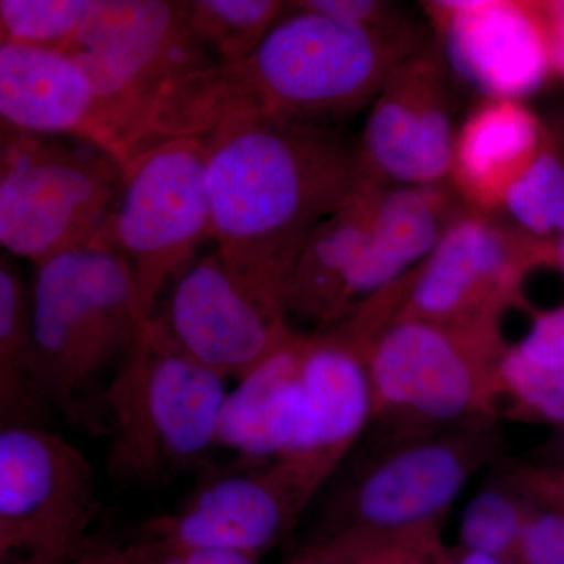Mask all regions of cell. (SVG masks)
<instances>
[{
    "label": "cell",
    "mask_w": 564,
    "mask_h": 564,
    "mask_svg": "<svg viewBox=\"0 0 564 564\" xmlns=\"http://www.w3.org/2000/svg\"><path fill=\"white\" fill-rule=\"evenodd\" d=\"M464 207L451 182L378 185L366 245L351 278V317L417 269Z\"/></svg>",
    "instance_id": "obj_17"
},
{
    "label": "cell",
    "mask_w": 564,
    "mask_h": 564,
    "mask_svg": "<svg viewBox=\"0 0 564 564\" xmlns=\"http://www.w3.org/2000/svg\"><path fill=\"white\" fill-rule=\"evenodd\" d=\"M95 0H2L0 43L66 51L90 17Z\"/></svg>",
    "instance_id": "obj_25"
},
{
    "label": "cell",
    "mask_w": 564,
    "mask_h": 564,
    "mask_svg": "<svg viewBox=\"0 0 564 564\" xmlns=\"http://www.w3.org/2000/svg\"><path fill=\"white\" fill-rule=\"evenodd\" d=\"M184 552L188 564H258L254 556L236 551H223V549H193Z\"/></svg>",
    "instance_id": "obj_34"
},
{
    "label": "cell",
    "mask_w": 564,
    "mask_h": 564,
    "mask_svg": "<svg viewBox=\"0 0 564 564\" xmlns=\"http://www.w3.org/2000/svg\"><path fill=\"white\" fill-rule=\"evenodd\" d=\"M321 484L285 459L242 464L237 473L196 488L173 513L151 521L144 538L180 551L223 549L261 560L289 532Z\"/></svg>",
    "instance_id": "obj_12"
},
{
    "label": "cell",
    "mask_w": 564,
    "mask_h": 564,
    "mask_svg": "<svg viewBox=\"0 0 564 564\" xmlns=\"http://www.w3.org/2000/svg\"><path fill=\"white\" fill-rule=\"evenodd\" d=\"M554 243L464 207L411 274L406 303L397 317L497 333L499 313L518 299L525 270L554 254Z\"/></svg>",
    "instance_id": "obj_9"
},
{
    "label": "cell",
    "mask_w": 564,
    "mask_h": 564,
    "mask_svg": "<svg viewBox=\"0 0 564 564\" xmlns=\"http://www.w3.org/2000/svg\"><path fill=\"white\" fill-rule=\"evenodd\" d=\"M0 118L11 131L88 141L122 165L98 91L66 52L0 43Z\"/></svg>",
    "instance_id": "obj_15"
},
{
    "label": "cell",
    "mask_w": 564,
    "mask_h": 564,
    "mask_svg": "<svg viewBox=\"0 0 564 564\" xmlns=\"http://www.w3.org/2000/svg\"><path fill=\"white\" fill-rule=\"evenodd\" d=\"M291 6L372 31L403 32L415 29L395 3L381 0H299L291 2Z\"/></svg>",
    "instance_id": "obj_29"
},
{
    "label": "cell",
    "mask_w": 564,
    "mask_h": 564,
    "mask_svg": "<svg viewBox=\"0 0 564 564\" xmlns=\"http://www.w3.org/2000/svg\"><path fill=\"white\" fill-rule=\"evenodd\" d=\"M378 185L364 180L350 202L307 237L282 289L289 321L300 317L328 326L351 317V278L366 245Z\"/></svg>",
    "instance_id": "obj_21"
},
{
    "label": "cell",
    "mask_w": 564,
    "mask_h": 564,
    "mask_svg": "<svg viewBox=\"0 0 564 564\" xmlns=\"http://www.w3.org/2000/svg\"><path fill=\"white\" fill-rule=\"evenodd\" d=\"M203 140L215 251L282 293L310 234L361 187L358 150L306 122L229 121Z\"/></svg>",
    "instance_id": "obj_2"
},
{
    "label": "cell",
    "mask_w": 564,
    "mask_h": 564,
    "mask_svg": "<svg viewBox=\"0 0 564 564\" xmlns=\"http://www.w3.org/2000/svg\"><path fill=\"white\" fill-rule=\"evenodd\" d=\"M124 166L96 144L2 128L0 243L33 267L102 240Z\"/></svg>",
    "instance_id": "obj_5"
},
{
    "label": "cell",
    "mask_w": 564,
    "mask_h": 564,
    "mask_svg": "<svg viewBox=\"0 0 564 564\" xmlns=\"http://www.w3.org/2000/svg\"><path fill=\"white\" fill-rule=\"evenodd\" d=\"M511 226L540 242L564 236V150L547 132L543 150L513 182L502 210Z\"/></svg>",
    "instance_id": "obj_24"
},
{
    "label": "cell",
    "mask_w": 564,
    "mask_h": 564,
    "mask_svg": "<svg viewBox=\"0 0 564 564\" xmlns=\"http://www.w3.org/2000/svg\"><path fill=\"white\" fill-rule=\"evenodd\" d=\"M499 375L527 410L564 425V366H536L507 348L499 358Z\"/></svg>",
    "instance_id": "obj_27"
},
{
    "label": "cell",
    "mask_w": 564,
    "mask_h": 564,
    "mask_svg": "<svg viewBox=\"0 0 564 564\" xmlns=\"http://www.w3.org/2000/svg\"><path fill=\"white\" fill-rule=\"evenodd\" d=\"M514 558L521 564H564V514L525 518Z\"/></svg>",
    "instance_id": "obj_30"
},
{
    "label": "cell",
    "mask_w": 564,
    "mask_h": 564,
    "mask_svg": "<svg viewBox=\"0 0 564 564\" xmlns=\"http://www.w3.org/2000/svg\"><path fill=\"white\" fill-rule=\"evenodd\" d=\"M99 511L76 445L43 426L0 429V564L85 562Z\"/></svg>",
    "instance_id": "obj_8"
},
{
    "label": "cell",
    "mask_w": 564,
    "mask_h": 564,
    "mask_svg": "<svg viewBox=\"0 0 564 564\" xmlns=\"http://www.w3.org/2000/svg\"><path fill=\"white\" fill-rule=\"evenodd\" d=\"M524 522L521 508L507 494H477L464 508L459 527L464 551L513 562Z\"/></svg>",
    "instance_id": "obj_26"
},
{
    "label": "cell",
    "mask_w": 564,
    "mask_h": 564,
    "mask_svg": "<svg viewBox=\"0 0 564 564\" xmlns=\"http://www.w3.org/2000/svg\"><path fill=\"white\" fill-rule=\"evenodd\" d=\"M332 564H444L422 538L343 532L321 544Z\"/></svg>",
    "instance_id": "obj_28"
},
{
    "label": "cell",
    "mask_w": 564,
    "mask_h": 564,
    "mask_svg": "<svg viewBox=\"0 0 564 564\" xmlns=\"http://www.w3.org/2000/svg\"><path fill=\"white\" fill-rule=\"evenodd\" d=\"M549 488H552V496H554L556 500H560L564 507V475H560L558 478L551 481Z\"/></svg>",
    "instance_id": "obj_37"
},
{
    "label": "cell",
    "mask_w": 564,
    "mask_h": 564,
    "mask_svg": "<svg viewBox=\"0 0 564 564\" xmlns=\"http://www.w3.org/2000/svg\"><path fill=\"white\" fill-rule=\"evenodd\" d=\"M154 317L177 348L226 380H242L295 333L282 293L217 251L196 259L174 281Z\"/></svg>",
    "instance_id": "obj_10"
},
{
    "label": "cell",
    "mask_w": 564,
    "mask_h": 564,
    "mask_svg": "<svg viewBox=\"0 0 564 564\" xmlns=\"http://www.w3.org/2000/svg\"><path fill=\"white\" fill-rule=\"evenodd\" d=\"M212 240L207 152L203 139L159 141L124 166L120 198L104 242L131 270L141 326L162 295Z\"/></svg>",
    "instance_id": "obj_7"
},
{
    "label": "cell",
    "mask_w": 564,
    "mask_h": 564,
    "mask_svg": "<svg viewBox=\"0 0 564 564\" xmlns=\"http://www.w3.org/2000/svg\"><path fill=\"white\" fill-rule=\"evenodd\" d=\"M425 41L417 29L372 31L289 2L288 13L242 62L177 82L155 126L165 139H204L236 120L326 126L372 104L393 68Z\"/></svg>",
    "instance_id": "obj_1"
},
{
    "label": "cell",
    "mask_w": 564,
    "mask_h": 564,
    "mask_svg": "<svg viewBox=\"0 0 564 564\" xmlns=\"http://www.w3.org/2000/svg\"><path fill=\"white\" fill-rule=\"evenodd\" d=\"M494 329L395 317L362 347L373 399L436 422L474 406L478 358L497 350Z\"/></svg>",
    "instance_id": "obj_13"
},
{
    "label": "cell",
    "mask_w": 564,
    "mask_h": 564,
    "mask_svg": "<svg viewBox=\"0 0 564 564\" xmlns=\"http://www.w3.org/2000/svg\"><path fill=\"white\" fill-rule=\"evenodd\" d=\"M555 250V261L558 263L560 269L564 273V236L562 239L556 240L554 245Z\"/></svg>",
    "instance_id": "obj_38"
},
{
    "label": "cell",
    "mask_w": 564,
    "mask_h": 564,
    "mask_svg": "<svg viewBox=\"0 0 564 564\" xmlns=\"http://www.w3.org/2000/svg\"><path fill=\"white\" fill-rule=\"evenodd\" d=\"M563 444H564V434H563Z\"/></svg>",
    "instance_id": "obj_41"
},
{
    "label": "cell",
    "mask_w": 564,
    "mask_h": 564,
    "mask_svg": "<svg viewBox=\"0 0 564 564\" xmlns=\"http://www.w3.org/2000/svg\"><path fill=\"white\" fill-rule=\"evenodd\" d=\"M113 564H121L120 562V555H117V558H115V563Z\"/></svg>",
    "instance_id": "obj_40"
},
{
    "label": "cell",
    "mask_w": 564,
    "mask_h": 564,
    "mask_svg": "<svg viewBox=\"0 0 564 564\" xmlns=\"http://www.w3.org/2000/svg\"><path fill=\"white\" fill-rule=\"evenodd\" d=\"M121 564H188L184 552L159 541L144 540L120 554Z\"/></svg>",
    "instance_id": "obj_33"
},
{
    "label": "cell",
    "mask_w": 564,
    "mask_h": 564,
    "mask_svg": "<svg viewBox=\"0 0 564 564\" xmlns=\"http://www.w3.org/2000/svg\"><path fill=\"white\" fill-rule=\"evenodd\" d=\"M436 40L393 68L373 99L358 150L364 180L380 185L451 182L456 133L454 96Z\"/></svg>",
    "instance_id": "obj_11"
},
{
    "label": "cell",
    "mask_w": 564,
    "mask_h": 564,
    "mask_svg": "<svg viewBox=\"0 0 564 564\" xmlns=\"http://www.w3.org/2000/svg\"><path fill=\"white\" fill-rule=\"evenodd\" d=\"M547 129L522 101L484 99L458 128L451 185L467 209L496 215L543 150Z\"/></svg>",
    "instance_id": "obj_19"
},
{
    "label": "cell",
    "mask_w": 564,
    "mask_h": 564,
    "mask_svg": "<svg viewBox=\"0 0 564 564\" xmlns=\"http://www.w3.org/2000/svg\"><path fill=\"white\" fill-rule=\"evenodd\" d=\"M547 51L552 79L564 80V0H530Z\"/></svg>",
    "instance_id": "obj_32"
},
{
    "label": "cell",
    "mask_w": 564,
    "mask_h": 564,
    "mask_svg": "<svg viewBox=\"0 0 564 564\" xmlns=\"http://www.w3.org/2000/svg\"><path fill=\"white\" fill-rule=\"evenodd\" d=\"M115 558H117V556H107V558H95V560H91V558H88V560H85V562H80V563H76V564H113L115 563Z\"/></svg>",
    "instance_id": "obj_39"
},
{
    "label": "cell",
    "mask_w": 564,
    "mask_h": 564,
    "mask_svg": "<svg viewBox=\"0 0 564 564\" xmlns=\"http://www.w3.org/2000/svg\"><path fill=\"white\" fill-rule=\"evenodd\" d=\"M447 564H514L510 560L499 558V556L478 554V552L463 551L456 554L452 560H445Z\"/></svg>",
    "instance_id": "obj_35"
},
{
    "label": "cell",
    "mask_w": 564,
    "mask_h": 564,
    "mask_svg": "<svg viewBox=\"0 0 564 564\" xmlns=\"http://www.w3.org/2000/svg\"><path fill=\"white\" fill-rule=\"evenodd\" d=\"M510 348L536 366H564V304L538 314L519 344Z\"/></svg>",
    "instance_id": "obj_31"
},
{
    "label": "cell",
    "mask_w": 564,
    "mask_h": 564,
    "mask_svg": "<svg viewBox=\"0 0 564 564\" xmlns=\"http://www.w3.org/2000/svg\"><path fill=\"white\" fill-rule=\"evenodd\" d=\"M54 414L33 355L31 284L14 258L0 259V425L43 426Z\"/></svg>",
    "instance_id": "obj_22"
},
{
    "label": "cell",
    "mask_w": 564,
    "mask_h": 564,
    "mask_svg": "<svg viewBox=\"0 0 564 564\" xmlns=\"http://www.w3.org/2000/svg\"><path fill=\"white\" fill-rule=\"evenodd\" d=\"M29 284L41 391L54 414L82 423L104 375L124 361L140 333L131 270L96 240L39 263Z\"/></svg>",
    "instance_id": "obj_3"
},
{
    "label": "cell",
    "mask_w": 564,
    "mask_h": 564,
    "mask_svg": "<svg viewBox=\"0 0 564 564\" xmlns=\"http://www.w3.org/2000/svg\"><path fill=\"white\" fill-rule=\"evenodd\" d=\"M284 564H332L329 563L328 556L325 555L321 545L317 547L310 549L302 555H296L295 558L289 560Z\"/></svg>",
    "instance_id": "obj_36"
},
{
    "label": "cell",
    "mask_w": 564,
    "mask_h": 564,
    "mask_svg": "<svg viewBox=\"0 0 564 564\" xmlns=\"http://www.w3.org/2000/svg\"><path fill=\"white\" fill-rule=\"evenodd\" d=\"M466 477V462L451 445L404 448L364 477L345 532L410 534L454 502Z\"/></svg>",
    "instance_id": "obj_20"
},
{
    "label": "cell",
    "mask_w": 564,
    "mask_h": 564,
    "mask_svg": "<svg viewBox=\"0 0 564 564\" xmlns=\"http://www.w3.org/2000/svg\"><path fill=\"white\" fill-rule=\"evenodd\" d=\"M306 343L307 334L293 333L226 393L217 447L236 452L245 466L278 462L295 452L303 429Z\"/></svg>",
    "instance_id": "obj_18"
},
{
    "label": "cell",
    "mask_w": 564,
    "mask_h": 564,
    "mask_svg": "<svg viewBox=\"0 0 564 564\" xmlns=\"http://www.w3.org/2000/svg\"><path fill=\"white\" fill-rule=\"evenodd\" d=\"M192 31L217 65L242 62L289 11L280 0H185Z\"/></svg>",
    "instance_id": "obj_23"
},
{
    "label": "cell",
    "mask_w": 564,
    "mask_h": 564,
    "mask_svg": "<svg viewBox=\"0 0 564 564\" xmlns=\"http://www.w3.org/2000/svg\"><path fill=\"white\" fill-rule=\"evenodd\" d=\"M302 388V436L285 462L299 464L323 480L373 410L364 351L339 333L307 334Z\"/></svg>",
    "instance_id": "obj_16"
},
{
    "label": "cell",
    "mask_w": 564,
    "mask_h": 564,
    "mask_svg": "<svg viewBox=\"0 0 564 564\" xmlns=\"http://www.w3.org/2000/svg\"><path fill=\"white\" fill-rule=\"evenodd\" d=\"M226 381L177 348L158 318L141 326L104 393L115 432L111 474L154 481L217 447Z\"/></svg>",
    "instance_id": "obj_4"
},
{
    "label": "cell",
    "mask_w": 564,
    "mask_h": 564,
    "mask_svg": "<svg viewBox=\"0 0 564 564\" xmlns=\"http://www.w3.org/2000/svg\"><path fill=\"white\" fill-rule=\"evenodd\" d=\"M444 564H447V562H444Z\"/></svg>",
    "instance_id": "obj_42"
},
{
    "label": "cell",
    "mask_w": 564,
    "mask_h": 564,
    "mask_svg": "<svg viewBox=\"0 0 564 564\" xmlns=\"http://www.w3.org/2000/svg\"><path fill=\"white\" fill-rule=\"evenodd\" d=\"M70 55L88 74L122 165L150 148L163 96L217 65L192 31L185 0H95Z\"/></svg>",
    "instance_id": "obj_6"
},
{
    "label": "cell",
    "mask_w": 564,
    "mask_h": 564,
    "mask_svg": "<svg viewBox=\"0 0 564 564\" xmlns=\"http://www.w3.org/2000/svg\"><path fill=\"white\" fill-rule=\"evenodd\" d=\"M448 70L484 99L522 101L552 79L532 2H426Z\"/></svg>",
    "instance_id": "obj_14"
}]
</instances>
